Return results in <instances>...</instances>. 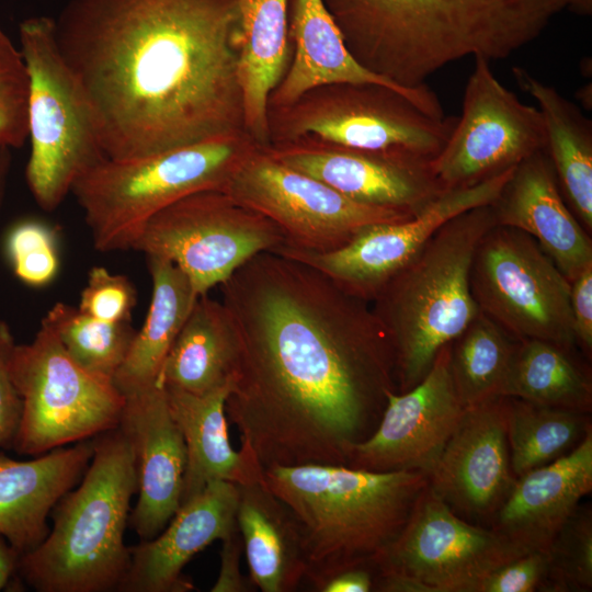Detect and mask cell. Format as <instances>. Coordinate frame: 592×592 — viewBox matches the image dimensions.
<instances>
[{
  "mask_svg": "<svg viewBox=\"0 0 592 592\" xmlns=\"http://www.w3.org/2000/svg\"><path fill=\"white\" fill-rule=\"evenodd\" d=\"M219 287L238 343L226 415L240 447L263 468L346 466L397 391L394 350L371 304L270 251Z\"/></svg>",
  "mask_w": 592,
  "mask_h": 592,
  "instance_id": "obj_1",
  "label": "cell"
},
{
  "mask_svg": "<svg viewBox=\"0 0 592 592\" xmlns=\"http://www.w3.org/2000/svg\"><path fill=\"white\" fill-rule=\"evenodd\" d=\"M54 32L107 159L246 130L239 0H68Z\"/></svg>",
  "mask_w": 592,
  "mask_h": 592,
  "instance_id": "obj_2",
  "label": "cell"
},
{
  "mask_svg": "<svg viewBox=\"0 0 592 592\" xmlns=\"http://www.w3.org/2000/svg\"><path fill=\"white\" fill-rule=\"evenodd\" d=\"M354 58L417 88L468 56L509 58L534 42L568 0H323Z\"/></svg>",
  "mask_w": 592,
  "mask_h": 592,
  "instance_id": "obj_3",
  "label": "cell"
},
{
  "mask_svg": "<svg viewBox=\"0 0 592 592\" xmlns=\"http://www.w3.org/2000/svg\"><path fill=\"white\" fill-rule=\"evenodd\" d=\"M264 482L297 521L305 581L319 591L343 570L374 566L403 527L429 476L420 470L306 464L266 467Z\"/></svg>",
  "mask_w": 592,
  "mask_h": 592,
  "instance_id": "obj_4",
  "label": "cell"
},
{
  "mask_svg": "<svg viewBox=\"0 0 592 592\" xmlns=\"http://www.w3.org/2000/svg\"><path fill=\"white\" fill-rule=\"evenodd\" d=\"M137 490L134 449L119 426L93 437L92 458L54 506L48 535L20 557L23 581L38 592L118 591L130 562L124 533Z\"/></svg>",
  "mask_w": 592,
  "mask_h": 592,
  "instance_id": "obj_5",
  "label": "cell"
},
{
  "mask_svg": "<svg viewBox=\"0 0 592 592\" xmlns=\"http://www.w3.org/2000/svg\"><path fill=\"white\" fill-rule=\"evenodd\" d=\"M497 225L490 204L458 214L371 303L395 354L397 392L414 387L439 351L478 316L470 271L477 247Z\"/></svg>",
  "mask_w": 592,
  "mask_h": 592,
  "instance_id": "obj_6",
  "label": "cell"
},
{
  "mask_svg": "<svg viewBox=\"0 0 592 592\" xmlns=\"http://www.w3.org/2000/svg\"><path fill=\"white\" fill-rule=\"evenodd\" d=\"M259 146L242 130L144 157L106 158L71 189L94 248L132 249L151 216L191 194L221 191Z\"/></svg>",
  "mask_w": 592,
  "mask_h": 592,
  "instance_id": "obj_7",
  "label": "cell"
},
{
  "mask_svg": "<svg viewBox=\"0 0 592 592\" xmlns=\"http://www.w3.org/2000/svg\"><path fill=\"white\" fill-rule=\"evenodd\" d=\"M19 41L29 76L25 177L35 202L50 212L106 156L87 99L58 49L54 18L22 21Z\"/></svg>",
  "mask_w": 592,
  "mask_h": 592,
  "instance_id": "obj_8",
  "label": "cell"
},
{
  "mask_svg": "<svg viewBox=\"0 0 592 592\" xmlns=\"http://www.w3.org/2000/svg\"><path fill=\"white\" fill-rule=\"evenodd\" d=\"M457 117L429 115L410 95L375 83L312 88L293 103L269 106V145L312 138L346 148L432 161Z\"/></svg>",
  "mask_w": 592,
  "mask_h": 592,
  "instance_id": "obj_9",
  "label": "cell"
},
{
  "mask_svg": "<svg viewBox=\"0 0 592 592\" xmlns=\"http://www.w3.org/2000/svg\"><path fill=\"white\" fill-rule=\"evenodd\" d=\"M9 367L22 401L16 453L38 456L119 425L125 396L80 366L44 318L31 343L14 344Z\"/></svg>",
  "mask_w": 592,
  "mask_h": 592,
  "instance_id": "obj_10",
  "label": "cell"
},
{
  "mask_svg": "<svg viewBox=\"0 0 592 592\" xmlns=\"http://www.w3.org/2000/svg\"><path fill=\"white\" fill-rule=\"evenodd\" d=\"M285 242L280 228L220 190L191 194L151 216L132 250L168 260L190 281L197 297L220 286L261 252Z\"/></svg>",
  "mask_w": 592,
  "mask_h": 592,
  "instance_id": "obj_11",
  "label": "cell"
},
{
  "mask_svg": "<svg viewBox=\"0 0 592 592\" xmlns=\"http://www.w3.org/2000/svg\"><path fill=\"white\" fill-rule=\"evenodd\" d=\"M481 312L516 340L577 345L569 280L525 232L496 225L479 242L470 271Z\"/></svg>",
  "mask_w": 592,
  "mask_h": 592,
  "instance_id": "obj_12",
  "label": "cell"
},
{
  "mask_svg": "<svg viewBox=\"0 0 592 592\" xmlns=\"http://www.w3.org/2000/svg\"><path fill=\"white\" fill-rule=\"evenodd\" d=\"M236 202L272 220L285 247L328 252L360 230L413 215L358 203L273 158L259 146L223 187Z\"/></svg>",
  "mask_w": 592,
  "mask_h": 592,
  "instance_id": "obj_13",
  "label": "cell"
},
{
  "mask_svg": "<svg viewBox=\"0 0 592 592\" xmlns=\"http://www.w3.org/2000/svg\"><path fill=\"white\" fill-rule=\"evenodd\" d=\"M524 553L492 527L462 519L428 483L373 567L375 577L405 576L430 592H477L489 573Z\"/></svg>",
  "mask_w": 592,
  "mask_h": 592,
  "instance_id": "obj_14",
  "label": "cell"
},
{
  "mask_svg": "<svg viewBox=\"0 0 592 592\" xmlns=\"http://www.w3.org/2000/svg\"><path fill=\"white\" fill-rule=\"evenodd\" d=\"M462 115L431 169L444 190L467 187L509 169L536 151L547 138L538 109L522 103L496 78L490 60L475 56Z\"/></svg>",
  "mask_w": 592,
  "mask_h": 592,
  "instance_id": "obj_15",
  "label": "cell"
},
{
  "mask_svg": "<svg viewBox=\"0 0 592 592\" xmlns=\"http://www.w3.org/2000/svg\"><path fill=\"white\" fill-rule=\"evenodd\" d=\"M514 168L471 186L445 190L415 215L369 225L335 250L314 252L281 246L274 251L312 266L348 294L371 304L445 223L491 204Z\"/></svg>",
  "mask_w": 592,
  "mask_h": 592,
  "instance_id": "obj_16",
  "label": "cell"
},
{
  "mask_svg": "<svg viewBox=\"0 0 592 592\" xmlns=\"http://www.w3.org/2000/svg\"><path fill=\"white\" fill-rule=\"evenodd\" d=\"M451 343L426 375L405 392L389 391L374 432L357 443L346 466L372 470H420L428 476L465 410L451 373Z\"/></svg>",
  "mask_w": 592,
  "mask_h": 592,
  "instance_id": "obj_17",
  "label": "cell"
},
{
  "mask_svg": "<svg viewBox=\"0 0 592 592\" xmlns=\"http://www.w3.org/2000/svg\"><path fill=\"white\" fill-rule=\"evenodd\" d=\"M280 162L366 205L415 215L443 191L431 161L346 148L312 138L262 146Z\"/></svg>",
  "mask_w": 592,
  "mask_h": 592,
  "instance_id": "obj_18",
  "label": "cell"
},
{
  "mask_svg": "<svg viewBox=\"0 0 592 592\" xmlns=\"http://www.w3.org/2000/svg\"><path fill=\"white\" fill-rule=\"evenodd\" d=\"M506 405V397H498L465 407L429 474L431 489L459 516L490 520L515 482Z\"/></svg>",
  "mask_w": 592,
  "mask_h": 592,
  "instance_id": "obj_19",
  "label": "cell"
},
{
  "mask_svg": "<svg viewBox=\"0 0 592 592\" xmlns=\"http://www.w3.org/2000/svg\"><path fill=\"white\" fill-rule=\"evenodd\" d=\"M125 398L118 426L132 444L138 476V499L129 523L140 540H148L181 506L186 448L160 384Z\"/></svg>",
  "mask_w": 592,
  "mask_h": 592,
  "instance_id": "obj_20",
  "label": "cell"
},
{
  "mask_svg": "<svg viewBox=\"0 0 592 592\" xmlns=\"http://www.w3.org/2000/svg\"><path fill=\"white\" fill-rule=\"evenodd\" d=\"M238 487L215 480L181 504L156 537L130 547V562L119 592H187L194 584L185 565L215 540L238 530Z\"/></svg>",
  "mask_w": 592,
  "mask_h": 592,
  "instance_id": "obj_21",
  "label": "cell"
},
{
  "mask_svg": "<svg viewBox=\"0 0 592 592\" xmlns=\"http://www.w3.org/2000/svg\"><path fill=\"white\" fill-rule=\"evenodd\" d=\"M288 38L289 65L272 91L267 107L291 104L319 86L375 83L412 96L433 117H445L437 96L426 84L405 88L362 66L349 50L323 0H289Z\"/></svg>",
  "mask_w": 592,
  "mask_h": 592,
  "instance_id": "obj_22",
  "label": "cell"
},
{
  "mask_svg": "<svg viewBox=\"0 0 592 592\" xmlns=\"http://www.w3.org/2000/svg\"><path fill=\"white\" fill-rule=\"evenodd\" d=\"M499 226L531 236L571 282L592 264V241L569 209L546 151L521 161L490 204Z\"/></svg>",
  "mask_w": 592,
  "mask_h": 592,
  "instance_id": "obj_23",
  "label": "cell"
},
{
  "mask_svg": "<svg viewBox=\"0 0 592 592\" xmlns=\"http://www.w3.org/2000/svg\"><path fill=\"white\" fill-rule=\"evenodd\" d=\"M592 490V430L569 453L517 477L491 527L527 551L545 550Z\"/></svg>",
  "mask_w": 592,
  "mask_h": 592,
  "instance_id": "obj_24",
  "label": "cell"
},
{
  "mask_svg": "<svg viewBox=\"0 0 592 592\" xmlns=\"http://www.w3.org/2000/svg\"><path fill=\"white\" fill-rule=\"evenodd\" d=\"M92 455L93 439L30 460L0 453V535L21 556L46 538L48 514L80 481Z\"/></svg>",
  "mask_w": 592,
  "mask_h": 592,
  "instance_id": "obj_25",
  "label": "cell"
},
{
  "mask_svg": "<svg viewBox=\"0 0 592 592\" xmlns=\"http://www.w3.org/2000/svg\"><path fill=\"white\" fill-rule=\"evenodd\" d=\"M232 384L204 395L164 388L169 409L186 448L181 504L215 480L264 482V468L248 449L229 441L226 400Z\"/></svg>",
  "mask_w": 592,
  "mask_h": 592,
  "instance_id": "obj_26",
  "label": "cell"
},
{
  "mask_svg": "<svg viewBox=\"0 0 592 592\" xmlns=\"http://www.w3.org/2000/svg\"><path fill=\"white\" fill-rule=\"evenodd\" d=\"M236 520L250 582L263 592H292L306 579L301 534L291 510L265 482L237 485Z\"/></svg>",
  "mask_w": 592,
  "mask_h": 592,
  "instance_id": "obj_27",
  "label": "cell"
},
{
  "mask_svg": "<svg viewBox=\"0 0 592 592\" xmlns=\"http://www.w3.org/2000/svg\"><path fill=\"white\" fill-rule=\"evenodd\" d=\"M288 4L289 0H239L244 128L260 146L269 145V98L292 57Z\"/></svg>",
  "mask_w": 592,
  "mask_h": 592,
  "instance_id": "obj_28",
  "label": "cell"
},
{
  "mask_svg": "<svg viewBox=\"0 0 592 592\" xmlns=\"http://www.w3.org/2000/svg\"><path fill=\"white\" fill-rule=\"evenodd\" d=\"M237 360V337L227 309L203 295L168 353L158 384L193 395L208 394L232 384Z\"/></svg>",
  "mask_w": 592,
  "mask_h": 592,
  "instance_id": "obj_29",
  "label": "cell"
},
{
  "mask_svg": "<svg viewBox=\"0 0 592 592\" xmlns=\"http://www.w3.org/2000/svg\"><path fill=\"white\" fill-rule=\"evenodd\" d=\"M519 87L539 107L546 130V151L561 193L572 213L589 231L592 229V122L556 88L522 67L512 68Z\"/></svg>",
  "mask_w": 592,
  "mask_h": 592,
  "instance_id": "obj_30",
  "label": "cell"
},
{
  "mask_svg": "<svg viewBox=\"0 0 592 592\" xmlns=\"http://www.w3.org/2000/svg\"><path fill=\"white\" fill-rule=\"evenodd\" d=\"M147 261L152 283L148 314L113 378L124 396L158 384L164 360L197 299L177 265L156 257Z\"/></svg>",
  "mask_w": 592,
  "mask_h": 592,
  "instance_id": "obj_31",
  "label": "cell"
},
{
  "mask_svg": "<svg viewBox=\"0 0 592 592\" xmlns=\"http://www.w3.org/2000/svg\"><path fill=\"white\" fill-rule=\"evenodd\" d=\"M570 353L548 341L517 340L501 396L539 406L591 412L590 376Z\"/></svg>",
  "mask_w": 592,
  "mask_h": 592,
  "instance_id": "obj_32",
  "label": "cell"
},
{
  "mask_svg": "<svg viewBox=\"0 0 592 592\" xmlns=\"http://www.w3.org/2000/svg\"><path fill=\"white\" fill-rule=\"evenodd\" d=\"M506 399L510 464L516 478L566 455L591 430L588 412Z\"/></svg>",
  "mask_w": 592,
  "mask_h": 592,
  "instance_id": "obj_33",
  "label": "cell"
},
{
  "mask_svg": "<svg viewBox=\"0 0 592 592\" xmlns=\"http://www.w3.org/2000/svg\"><path fill=\"white\" fill-rule=\"evenodd\" d=\"M517 340L483 312L451 343V373L464 407L502 397Z\"/></svg>",
  "mask_w": 592,
  "mask_h": 592,
  "instance_id": "obj_34",
  "label": "cell"
},
{
  "mask_svg": "<svg viewBox=\"0 0 592 592\" xmlns=\"http://www.w3.org/2000/svg\"><path fill=\"white\" fill-rule=\"evenodd\" d=\"M44 319L80 366L112 380L136 334L130 322L103 321L65 303H56Z\"/></svg>",
  "mask_w": 592,
  "mask_h": 592,
  "instance_id": "obj_35",
  "label": "cell"
},
{
  "mask_svg": "<svg viewBox=\"0 0 592 592\" xmlns=\"http://www.w3.org/2000/svg\"><path fill=\"white\" fill-rule=\"evenodd\" d=\"M550 591H588L592 588V515L577 509L556 534L549 549Z\"/></svg>",
  "mask_w": 592,
  "mask_h": 592,
  "instance_id": "obj_36",
  "label": "cell"
},
{
  "mask_svg": "<svg viewBox=\"0 0 592 592\" xmlns=\"http://www.w3.org/2000/svg\"><path fill=\"white\" fill-rule=\"evenodd\" d=\"M5 251L15 276L29 286H46L59 271L57 234L41 220L14 225L7 236Z\"/></svg>",
  "mask_w": 592,
  "mask_h": 592,
  "instance_id": "obj_37",
  "label": "cell"
},
{
  "mask_svg": "<svg viewBox=\"0 0 592 592\" xmlns=\"http://www.w3.org/2000/svg\"><path fill=\"white\" fill-rule=\"evenodd\" d=\"M29 76L19 47L0 27V146L19 148L27 139Z\"/></svg>",
  "mask_w": 592,
  "mask_h": 592,
  "instance_id": "obj_38",
  "label": "cell"
},
{
  "mask_svg": "<svg viewBox=\"0 0 592 592\" xmlns=\"http://www.w3.org/2000/svg\"><path fill=\"white\" fill-rule=\"evenodd\" d=\"M137 303L135 286L125 275L113 274L103 266H93L82 289L79 310L109 322H130Z\"/></svg>",
  "mask_w": 592,
  "mask_h": 592,
  "instance_id": "obj_39",
  "label": "cell"
},
{
  "mask_svg": "<svg viewBox=\"0 0 592 592\" xmlns=\"http://www.w3.org/2000/svg\"><path fill=\"white\" fill-rule=\"evenodd\" d=\"M548 572V551L531 550L489 573L477 592H532L545 588Z\"/></svg>",
  "mask_w": 592,
  "mask_h": 592,
  "instance_id": "obj_40",
  "label": "cell"
},
{
  "mask_svg": "<svg viewBox=\"0 0 592 592\" xmlns=\"http://www.w3.org/2000/svg\"><path fill=\"white\" fill-rule=\"evenodd\" d=\"M15 344L8 323L0 319V447L12 448L22 415V401L10 374Z\"/></svg>",
  "mask_w": 592,
  "mask_h": 592,
  "instance_id": "obj_41",
  "label": "cell"
},
{
  "mask_svg": "<svg viewBox=\"0 0 592 592\" xmlns=\"http://www.w3.org/2000/svg\"><path fill=\"white\" fill-rule=\"evenodd\" d=\"M570 307L577 345L592 350V264L570 282Z\"/></svg>",
  "mask_w": 592,
  "mask_h": 592,
  "instance_id": "obj_42",
  "label": "cell"
},
{
  "mask_svg": "<svg viewBox=\"0 0 592 592\" xmlns=\"http://www.w3.org/2000/svg\"><path fill=\"white\" fill-rule=\"evenodd\" d=\"M220 570L212 592H247L252 583L240 572L243 544L239 530L221 540Z\"/></svg>",
  "mask_w": 592,
  "mask_h": 592,
  "instance_id": "obj_43",
  "label": "cell"
},
{
  "mask_svg": "<svg viewBox=\"0 0 592 592\" xmlns=\"http://www.w3.org/2000/svg\"><path fill=\"white\" fill-rule=\"evenodd\" d=\"M374 579L373 567L350 568L328 579L319 592H369L374 589Z\"/></svg>",
  "mask_w": 592,
  "mask_h": 592,
  "instance_id": "obj_44",
  "label": "cell"
},
{
  "mask_svg": "<svg viewBox=\"0 0 592 592\" xmlns=\"http://www.w3.org/2000/svg\"><path fill=\"white\" fill-rule=\"evenodd\" d=\"M20 557L21 554L0 535V590H2L10 581L11 577L18 572Z\"/></svg>",
  "mask_w": 592,
  "mask_h": 592,
  "instance_id": "obj_45",
  "label": "cell"
},
{
  "mask_svg": "<svg viewBox=\"0 0 592 592\" xmlns=\"http://www.w3.org/2000/svg\"><path fill=\"white\" fill-rule=\"evenodd\" d=\"M11 166L10 148H4L0 152V209L3 203L8 175Z\"/></svg>",
  "mask_w": 592,
  "mask_h": 592,
  "instance_id": "obj_46",
  "label": "cell"
},
{
  "mask_svg": "<svg viewBox=\"0 0 592 592\" xmlns=\"http://www.w3.org/2000/svg\"><path fill=\"white\" fill-rule=\"evenodd\" d=\"M566 9L574 14L588 16L592 13V0H568Z\"/></svg>",
  "mask_w": 592,
  "mask_h": 592,
  "instance_id": "obj_47",
  "label": "cell"
},
{
  "mask_svg": "<svg viewBox=\"0 0 592 592\" xmlns=\"http://www.w3.org/2000/svg\"><path fill=\"white\" fill-rule=\"evenodd\" d=\"M577 100L584 106L587 110L592 109V84L591 82L584 84L576 92Z\"/></svg>",
  "mask_w": 592,
  "mask_h": 592,
  "instance_id": "obj_48",
  "label": "cell"
},
{
  "mask_svg": "<svg viewBox=\"0 0 592 592\" xmlns=\"http://www.w3.org/2000/svg\"><path fill=\"white\" fill-rule=\"evenodd\" d=\"M4 148H8V147H1V146H0V152H1Z\"/></svg>",
  "mask_w": 592,
  "mask_h": 592,
  "instance_id": "obj_49",
  "label": "cell"
}]
</instances>
